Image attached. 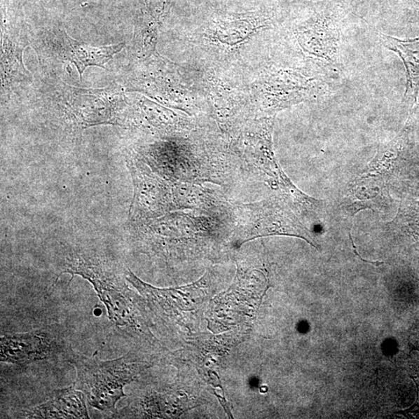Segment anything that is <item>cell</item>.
<instances>
[{
	"label": "cell",
	"mask_w": 419,
	"mask_h": 419,
	"mask_svg": "<svg viewBox=\"0 0 419 419\" xmlns=\"http://www.w3.org/2000/svg\"><path fill=\"white\" fill-rule=\"evenodd\" d=\"M62 270L90 282L121 336L148 335L135 295L125 284L122 273L112 265L90 254L74 252L64 258Z\"/></svg>",
	"instance_id": "obj_1"
},
{
	"label": "cell",
	"mask_w": 419,
	"mask_h": 419,
	"mask_svg": "<svg viewBox=\"0 0 419 419\" xmlns=\"http://www.w3.org/2000/svg\"><path fill=\"white\" fill-rule=\"evenodd\" d=\"M72 364L76 371V387L84 394L91 407L104 413L114 411L125 396V386L149 366L132 355L102 361L78 354Z\"/></svg>",
	"instance_id": "obj_2"
},
{
	"label": "cell",
	"mask_w": 419,
	"mask_h": 419,
	"mask_svg": "<svg viewBox=\"0 0 419 419\" xmlns=\"http://www.w3.org/2000/svg\"><path fill=\"white\" fill-rule=\"evenodd\" d=\"M76 355L60 330L53 328L4 335L0 343L1 362L19 366L52 364L64 359L74 364Z\"/></svg>",
	"instance_id": "obj_3"
},
{
	"label": "cell",
	"mask_w": 419,
	"mask_h": 419,
	"mask_svg": "<svg viewBox=\"0 0 419 419\" xmlns=\"http://www.w3.org/2000/svg\"><path fill=\"white\" fill-rule=\"evenodd\" d=\"M84 394L75 385L56 390L53 397L45 403L21 411L20 418H89Z\"/></svg>",
	"instance_id": "obj_4"
},
{
	"label": "cell",
	"mask_w": 419,
	"mask_h": 419,
	"mask_svg": "<svg viewBox=\"0 0 419 419\" xmlns=\"http://www.w3.org/2000/svg\"><path fill=\"white\" fill-rule=\"evenodd\" d=\"M60 55L62 59L74 63L76 67L81 79L86 68L99 67L112 60L113 56L125 48V44L113 45L104 47H92L82 44L72 39L66 32L60 36Z\"/></svg>",
	"instance_id": "obj_5"
},
{
	"label": "cell",
	"mask_w": 419,
	"mask_h": 419,
	"mask_svg": "<svg viewBox=\"0 0 419 419\" xmlns=\"http://www.w3.org/2000/svg\"><path fill=\"white\" fill-rule=\"evenodd\" d=\"M380 36L383 44L401 57L407 71V92L416 98L419 88V38L401 41L384 34Z\"/></svg>",
	"instance_id": "obj_6"
},
{
	"label": "cell",
	"mask_w": 419,
	"mask_h": 419,
	"mask_svg": "<svg viewBox=\"0 0 419 419\" xmlns=\"http://www.w3.org/2000/svg\"><path fill=\"white\" fill-rule=\"evenodd\" d=\"M350 240H351V242H352V247H353L354 254H355L361 260H362L363 262L366 263L373 264V265L377 266H380L382 264H384V263L378 262V261H377V262L367 261V260H365L362 257H361L357 254V249H356V247H355V245H354V242H353V240H352V238L350 233Z\"/></svg>",
	"instance_id": "obj_7"
},
{
	"label": "cell",
	"mask_w": 419,
	"mask_h": 419,
	"mask_svg": "<svg viewBox=\"0 0 419 419\" xmlns=\"http://www.w3.org/2000/svg\"><path fill=\"white\" fill-rule=\"evenodd\" d=\"M413 343L417 350H419V327L416 329L413 334Z\"/></svg>",
	"instance_id": "obj_8"
}]
</instances>
